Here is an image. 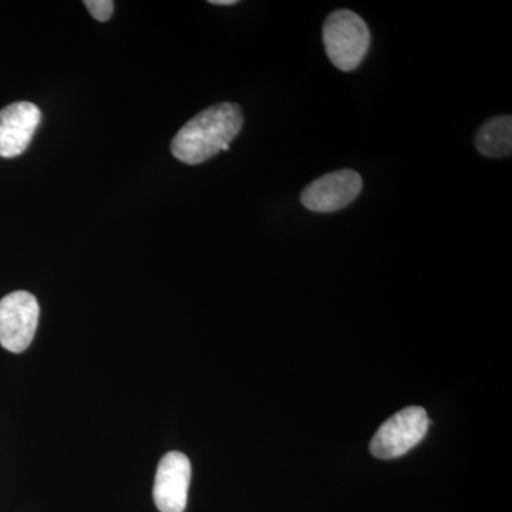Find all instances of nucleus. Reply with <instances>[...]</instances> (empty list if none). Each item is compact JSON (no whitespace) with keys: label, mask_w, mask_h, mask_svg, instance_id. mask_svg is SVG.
Listing matches in <instances>:
<instances>
[{"label":"nucleus","mask_w":512,"mask_h":512,"mask_svg":"<svg viewBox=\"0 0 512 512\" xmlns=\"http://www.w3.org/2000/svg\"><path fill=\"white\" fill-rule=\"evenodd\" d=\"M242 124L244 116L238 104H215L178 131L171 143V151L185 164L205 163L221 151L229 150V144L238 136Z\"/></svg>","instance_id":"nucleus-1"},{"label":"nucleus","mask_w":512,"mask_h":512,"mask_svg":"<svg viewBox=\"0 0 512 512\" xmlns=\"http://www.w3.org/2000/svg\"><path fill=\"white\" fill-rule=\"evenodd\" d=\"M323 45L333 66L353 72L369 52L370 30L352 10H336L323 25Z\"/></svg>","instance_id":"nucleus-2"},{"label":"nucleus","mask_w":512,"mask_h":512,"mask_svg":"<svg viewBox=\"0 0 512 512\" xmlns=\"http://www.w3.org/2000/svg\"><path fill=\"white\" fill-rule=\"evenodd\" d=\"M429 424L426 410L417 406L407 407L380 426L370 443V451L382 460L403 456L424 439Z\"/></svg>","instance_id":"nucleus-3"},{"label":"nucleus","mask_w":512,"mask_h":512,"mask_svg":"<svg viewBox=\"0 0 512 512\" xmlns=\"http://www.w3.org/2000/svg\"><path fill=\"white\" fill-rule=\"evenodd\" d=\"M40 306L32 293L16 291L0 301V345L12 353H22L35 338Z\"/></svg>","instance_id":"nucleus-4"},{"label":"nucleus","mask_w":512,"mask_h":512,"mask_svg":"<svg viewBox=\"0 0 512 512\" xmlns=\"http://www.w3.org/2000/svg\"><path fill=\"white\" fill-rule=\"evenodd\" d=\"M362 177L353 170L322 175L303 190L301 202L309 211L328 214L343 210L362 192Z\"/></svg>","instance_id":"nucleus-5"},{"label":"nucleus","mask_w":512,"mask_h":512,"mask_svg":"<svg viewBox=\"0 0 512 512\" xmlns=\"http://www.w3.org/2000/svg\"><path fill=\"white\" fill-rule=\"evenodd\" d=\"M191 483L190 458L170 451L161 458L154 480L153 497L160 512H184Z\"/></svg>","instance_id":"nucleus-6"},{"label":"nucleus","mask_w":512,"mask_h":512,"mask_svg":"<svg viewBox=\"0 0 512 512\" xmlns=\"http://www.w3.org/2000/svg\"><path fill=\"white\" fill-rule=\"evenodd\" d=\"M42 121L39 107L29 101L9 104L0 110V157L25 153Z\"/></svg>","instance_id":"nucleus-7"},{"label":"nucleus","mask_w":512,"mask_h":512,"mask_svg":"<svg viewBox=\"0 0 512 512\" xmlns=\"http://www.w3.org/2000/svg\"><path fill=\"white\" fill-rule=\"evenodd\" d=\"M478 151L485 157L504 158L511 156L512 119L510 116L488 120L476 136Z\"/></svg>","instance_id":"nucleus-8"},{"label":"nucleus","mask_w":512,"mask_h":512,"mask_svg":"<svg viewBox=\"0 0 512 512\" xmlns=\"http://www.w3.org/2000/svg\"><path fill=\"white\" fill-rule=\"evenodd\" d=\"M84 6L89 9L94 19L107 22L114 12V2L111 0H86Z\"/></svg>","instance_id":"nucleus-9"},{"label":"nucleus","mask_w":512,"mask_h":512,"mask_svg":"<svg viewBox=\"0 0 512 512\" xmlns=\"http://www.w3.org/2000/svg\"><path fill=\"white\" fill-rule=\"evenodd\" d=\"M211 5L232 6L237 5V0H211Z\"/></svg>","instance_id":"nucleus-10"}]
</instances>
